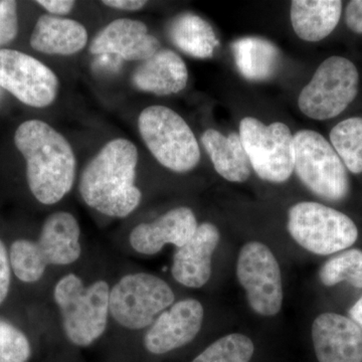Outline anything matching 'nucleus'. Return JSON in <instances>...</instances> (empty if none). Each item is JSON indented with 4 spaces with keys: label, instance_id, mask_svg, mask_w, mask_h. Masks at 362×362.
<instances>
[{
    "label": "nucleus",
    "instance_id": "nucleus-32",
    "mask_svg": "<svg viewBox=\"0 0 362 362\" xmlns=\"http://www.w3.org/2000/svg\"><path fill=\"white\" fill-rule=\"evenodd\" d=\"M146 4L147 2L143 0H105L103 1V4L106 6L127 11H140L146 6Z\"/></svg>",
    "mask_w": 362,
    "mask_h": 362
},
{
    "label": "nucleus",
    "instance_id": "nucleus-14",
    "mask_svg": "<svg viewBox=\"0 0 362 362\" xmlns=\"http://www.w3.org/2000/svg\"><path fill=\"white\" fill-rule=\"evenodd\" d=\"M160 49V42L149 35L142 21L119 18L97 33L90 45L93 54H114L125 61H146Z\"/></svg>",
    "mask_w": 362,
    "mask_h": 362
},
{
    "label": "nucleus",
    "instance_id": "nucleus-7",
    "mask_svg": "<svg viewBox=\"0 0 362 362\" xmlns=\"http://www.w3.org/2000/svg\"><path fill=\"white\" fill-rule=\"evenodd\" d=\"M175 300V292L161 278L143 272L128 274L110 290V315L126 329L142 330Z\"/></svg>",
    "mask_w": 362,
    "mask_h": 362
},
{
    "label": "nucleus",
    "instance_id": "nucleus-29",
    "mask_svg": "<svg viewBox=\"0 0 362 362\" xmlns=\"http://www.w3.org/2000/svg\"><path fill=\"white\" fill-rule=\"evenodd\" d=\"M11 266L9 252L6 245L0 240V305L6 301L11 282Z\"/></svg>",
    "mask_w": 362,
    "mask_h": 362
},
{
    "label": "nucleus",
    "instance_id": "nucleus-13",
    "mask_svg": "<svg viewBox=\"0 0 362 362\" xmlns=\"http://www.w3.org/2000/svg\"><path fill=\"white\" fill-rule=\"evenodd\" d=\"M311 337L318 362H362V329L349 317L320 314L312 324Z\"/></svg>",
    "mask_w": 362,
    "mask_h": 362
},
{
    "label": "nucleus",
    "instance_id": "nucleus-26",
    "mask_svg": "<svg viewBox=\"0 0 362 362\" xmlns=\"http://www.w3.org/2000/svg\"><path fill=\"white\" fill-rule=\"evenodd\" d=\"M255 344L242 333H230L216 340L192 362H251Z\"/></svg>",
    "mask_w": 362,
    "mask_h": 362
},
{
    "label": "nucleus",
    "instance_id": "nucleus-34",
    "mask_svg": "<svg viewBox=\"0 0 362 362\" xmlns=\"http://www.w3.org/2000/svg\"><path fill=\"white\" fill-rule=\"evenodd\" d=\"M2 96V89L1 88H0V98H1Z\"/></svg>",
    "mask_w": 362,
    "mask_h": 362
},
{
    "label": "nucleus",
    "instance_id": "nucleus-20",
    "mask_svg": "<svg viewBox=\"0 0 362 362\" xmlns=\"http://www.w3.org/2000/svg\"><path fill=\"white\" fill-rule=\"evenodd\" d=\"M341 13L342 1L339 0H293L290 16L297 37L315 42L335 30Z\"/></svg>",
    "mask_w": 362,
    "mask_h": 362
},
{
    "label": "nucleus",
    "instance_id": "nucleus-4",
    "mask_svg": "<svg viewBox=\"0 0 362 362\" xmlns=\"http://www.w3.org/2000/svg\"><path fill=\"white\" fill-rule=\"evenodd\" d=\"M138 128L147 148L164 168L187 173L201 160V150L194 132L173 109L147 107L140 113Z\"/></svg>",
    "mask_w": 362,
    "mask_h": 362
},
{
    "label": "nucleus",
    "instance_id": "nucleus-18",
    "mask_svg": "<svg viewBox=\"0 0 362 362\" xmlns=\"http://www.w3.org/2000/svg\"><path fill=\"white\" fill-rule=\"evenodd\" d=\"M188 71L183 59L170 49H159L133 71L136 89L157 96L177 94L187 87Z\"/></svg>",
    "mask_w": 362,
    "mask_h": 362
},
{
    "label": "nucleus",
    "instance_id": "nucleus-12",
    "mask_svg": "<svg viewBox=\"0 0 362 362\" xmlns=\"http://www.w3.org/2000/svg\"><path fill=\"white\" fill-rule=\"evenodd\" d=\"M204 318V306L199 300L188 298L173 303L145 333V349L150 354L162 356L185 346L199 334Z\"/></svg>",
    "mask_w": 362,
    "mask_h": 362
},
{
    "label": "nucleus",
    "instance_id": "nucleus-3",
    "mask_svg": "<svg viewBox=\"0 0 362 362\" xmlns=\"http://www.w3.org/2000/svg\"><path fill=\"white\" fill-rule=\"evenodd\" d=\"M110 286L104 280L86 286L76 274H66L54 288L64 331L70 342L90 346L106 331L110 315Z\"/></svg>",
    "mask_w": 362,
    "mask_h": 362
},
{
    "label": "nucleus",
    "instance_id": "nucleus-22",
    "mask_svg": "<svg viewBox=\"0 0 362 362\" xmlns=\"http://www.w3.org/2000/svg\"><path fill=\"white\" fill-rule=\"evenodd\" d=\"M168 35L180 51L197 59H209L218 47V40L211 25L192 13L178 14L169 23Z\"/></svg>",
    "mask_w": 362,
    "mask_h": 362
},
{
    "label": "nucleus",
    "instance_id": "nucleus-9",
    "mask_svg": "<svg viewBox=\"0 0 362 362\" xmlns=\"http://www.w3.org/2000/svg\"><path fill=\"white\" fill-rule=\"evenodd\" d=\"M240 137L250 163L261 180L283 183L294 171V135L284 123L265 125L246 117L240 123Z\"/></svg>",
    "mask_w": 362,
    "mask_h": 362
},
{
    "label": "nucleus",
    "instance_id": "nucleus-33",
    "mask_svg": "<svg viewBox=\"0 0 362 362\" xmlns=\"http://www.w3.org/2000/svg\"><path fill=\"white\" fill-rule=\"evenodd\" d=\"M349 318L362 329V297L359 298L356 303L349 309Z\"/></svg>",
    "mask_w": 362,
    "mask_h": 362
},
{
    "label": "nucleus",
    "instance_id": "nucleus-15",
    "mask_svg": "<svg viewBox=\"0 0 362 362\" xmlns=\"http://www.w3.org/2000/svg\"><path fill=\"white\" fill-rule=\"evenodd\" d=\"M199 223L192 209L175 207L156 221L136 226L130 233V246L139 254H158L166 245L182 247L192 239Z\"/></svg>",
    "mask_w": 362,
    "mask_h": 362
},
{
    "label": "nucleus",
    "instance_id": "nucleus-24",
    "mask_svg": "<svg viewBox=\"0 0 362 362\" xmlns=\"http://www.w3.org/2000/svg\"><path fill=\"white\" fill-rule=\"evenodd\" d=\"M330 142L350 173H362L361 117H352L338 123L331 130Z\"/></svg>",
    "mask_w": 362,
    "mask_h": 362
},
{
    "label": "nucleus",
    "instance_id": "nucleus-8",
    "mask_svg": "<svg viewBox=\"0 0 362 362\" xmlns=\"http://www.w3.org/2000/svg\"><path fill=\"white\" fill-rule=\"evenodd\" d=\"M358 84V71L351 61L330 57L300 93L298 106L305 116L314 120L334 118L354 101Z\"/></svg>",
    "mask_w": 362,
    "mask_h": 362
},
{
    "label": "nucleus",
    "instance_id": "nucleus-30",
    "mask_svg": "<svg viewBox=\"0 0 362 362\" xmlns=\"http://www.w3.org/2000/svg\"><path fill=\"white\" fill-rule=\"evenodd\" d=\"M345 23L351 32L362 35V0H352L347 4Z\"/></svg>",
    "mask_w": 362,
    "mask_h": 362
},
{
    "label": "nucleus",
    "instance_id": "nucleus-11",
    "mask_svg": "<svg viewBox=\"0 0 362 362\" xmlns=\"http://www.w3.org/2000/svg\"><path fill=\"white\" fill-rule=\"evenodd\" d=\"M0 88L21 103L45 108L58 96L59 78L39 59L23 52L4 49H0Z\"/></svg>",
    "mask_w": 362,
    "mask_h": 362
},
{
    "label": "nucleus",
    "instance_id": "nucleus-16",
    "mask_svg": "<svg viewBox=\"0 0 362 362\" xmlns=\"http://www.w3.org/2000/svg\"><path fill=\"white\" fill-rule=\"evenodd\" d=\"M220 240V230L214 223L197 226L192 239L173 256L171 274L176 282L194 289L204 287L211 277V259Z\"/></svg>",
    "mask_w": 362,
    "mask_h": 362
},
{
    "label": "nucleus",
    "instance_id": "nucleus-27",
    "mask_svg": "<svg viewBox=\"0 0 362 362\" xmlns=\"http://www.w3.org/2000/svg\"><path fill=\"white\" fill-rule=\"evenodd\" d=\"M32 356L30 340L16 326L0 320V362H28Z\"/></svg>",
    "mask_w": 362,
    "mask_h": 362
},
{
    "label": "nucleus",
    "instance_id": "nucleus-5",
    "mask_svg": "<svg viewBox=\"0 0 362 362\" xmlns=\"http://www.w3.org/2000/svg\"><path fill=\"white\" fill-rule=\"evenodd\" d=\"M287 228L300 247L318 256L345 251L358 239V228L349 216L318 202L293 206Z\"/></svg>",
    "mask_w": 362,
    "mask_h": 362
},
{
    "label": "nucleus",
    "instance_id": "nucleus-19",
    "mask_svg": "<svg viewBox=\"0 0 362 362\" xmlns=\"http://www.w3.org/2000/svg\"><path fill=\"white\" fill-rule=\"evenodd\" d=\"M88 32L82 23L62 16L44 14L30 37L35 51L57 56H71L87 45Z\"/></svg>",
    "mask_w": 362,
    "mask_h": 362
},
{
    "label": "nucleus",
    "instance_id": "nucleus-28",
    "mask_svg": "<svg viewBox=\"0 0 362 362\" xmlns=\"http://www.w3.org/2000/svg\"><path fill=\"white\" fill-rule=\"evenodd\" d=\"M18 32V4L11 0H0V47L13 42Z\"/></svg>",
    "mask_w": 362,
    "mask_h": 362
},
{
    "label": "nucleus",
    "instance_id": "nucleus-2",
    "mask_svg": "<svg viewBox=\"0 0 362 362\" xmlns=\"http://www.w3.org/2000/svg\"><path fill=\"white\" fill-rule=\"evenodd\" d=\"M138 150L127 139L111 140L87 164L81 175V197L88 206L111 218L129 216L141 202L136 187Z\"/></svg>",
    "mask_w": 362,
    "mask_h": 362
},
{
    "label": "nucleus",
    "instance_id": "nucleus-23",
    "mask_svg": "<svg viewBox=\"0 0 362 362\" xmlns=\"http://www.w3.org/2000/svg\"><path fill=\"white\" fill-rule=\"evenodd\" d=\"M233 58L243 77L250 81H265L275 75L281 54L275 45L257 37H242L232 45Z\"/></svg>",
    "mask_w": 362,
    "mask_h": 362
},
{
    "label": "nucleus",
    "instance_id": "nucleus-17",
    "mask_svg": "<svg viewBox=\"0 0 362 362\" xmlns=\"http://www.w3.org/2000/svg\"><path fill=\"white\" fill-rule=\"evenodd\" d=\"M80 239L77 218L68 211H57L45 218L39 240H33V251L45 268L71 265L82 254Z\"/></svg>",
    "mask_w": 362,
    "mask_h": 362
},
{
    "label": "nucleus",
    "instance_id": "nucleus-1",
    "mask_svg": "<svg viewBox=\"0 0 362 362\" xmlns=\"http://www.w3.org/2000/svg\"><path fill=\"white\" fill-rule=\"evenodd\" d=\"M14 143L25 157L26 178L40 204H58L71 192L76 178L75 153L68 140L49 124L28 120L20 125Z\"/></svg>",
    "mask_w": 362,
    "mask_h": 362
},
{
    "label": "nucleus",
    "instance_id": "nucleus-6",
    "mask_svg": "<svg viewBox=\"0 0 362 362\" xmlns=\"http://www.w3.org/2000/svg\"><path fill=\"white\" fill-rule=\"evenodd\" d=\"M294 171L305 187L328 202H341L349 194L346 168L320 133L301 130L294 135Z\"/></svg>",
    "mask_w": 362,
    "mask_h": 362
},
{
    "label": "nucleus",
    "instance_id": "nucleus-10",
    "mask_svg": "<svg viewBox=\"0 0 362 362\" xmlns=\"http://www.w3.org/2000/svg\"><path fill=\"white\" fill-rule=\"evenodd\" d=\"M237 278L255 313L264 317L280 313L284 300L282 274L270 247L257 240L245 244L238 257Z\"/></svg>",
    "mask_w": 362,
    "mask_h": 362
},
{
    "label": "nucleus",
    "instance_id": "nucleus-21",
    "mask_svg": "<svg viewBox=\"0 0 362 362\" xmlns=\"http://www.w3.org/2000/svg\"><path fill=\"white\" fill-rule=\"evenodd\" d=\"M202 143L221 177L242 183L251 176V163L240 134L233 132L225 136L218 131L207 129L202 134Z\"/></svg>",
    "mask_w": 362,
    "mask_h": 362
},
{
    "label": "nucleus",
    "instance_id": "nucleus-31",
    "mask_svg": "<svg viewBox=\"0 0 362 362\" xmlns=\"http://www.w3.org/2000/svg\"><path fill=\"white\" fill-rule=\"evenodd\" d=\"M37 4L44 7L52 16H61L70 13L76 2L71 0H39Z\"/></svg>",
    "mask_w": 362,
    "mask_h": 362
},
{
    "label": "nucleus",
    "instance_id": "nucleus-25",
    "mask_svg": "<svg viewBox=\"0 0 362 362\" xmlns=\"http://www.w3.org/2000/svg\"><path fill=\"white\" fill-rule=\"evenodd\" d=\"M319 279L326 287L347 282L352 287L362 289L361 250L349 249L338 252L321 267Z\"/></svg>",
    "mask_w": 362,
    "mask_h": 362
}]
</instances>
